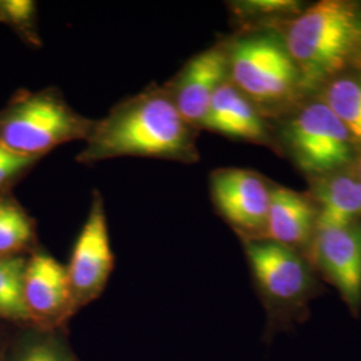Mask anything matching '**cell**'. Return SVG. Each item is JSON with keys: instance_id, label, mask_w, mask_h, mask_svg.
<instances>
[{"instance_id": "cell-1", "label": "cell", "mask_w": 361, "mask_h": 361, "mask_svg": "<svg viewBox=\"0 0 361 361\" xmlns=\"http://www.w3.org/2000/svg\"><path fill=\"white\" fill-rule=\"evenodd\" d=\"M198 133L182 118L168 87L153 85L95 121L77 161L94 165L141 157L193 165L200 161Z\"/></svg>"}, {"instance_id": "cell-2", "label": "cell", "mask_w": 361, "mask_h": 361, "mask_svg": "<svg viewBox=\"0 0 361 361\" xmlns=\"http://www.w3.org/2000/svg\"><path fill=\"white\" fill-rule=\"evenodd\" d=\"M313 94L325 82L361 75V1L322 0L277 28Z\"/></svg>"}, {"instance_id": "cell-3", "label": "cell", "mask_w": 361, "mask_h": 361, "mask_svg": "<svg viewBox=\"0 0 361 361\" xmlns=\"http://www.w3.org/2000/svg\"><path fill=\"white\" fill-rule=\"evenodd\" d=\"M225 42L229 82L268 121L280 119L310 97L277 28L235 30Z\"/></svg>"}, {"instance_id": "cell-4", "label": "cell", "mask_w": 361, "mask_h": 361, "mask_svg": "<svg viewBox=\"0 0 361 361\" xmlns=\"http://www.w3.org/2000/svg\"><path fill=\"white\" fill-rule=\"evenodd\" d=\"M247 264L268 313L271 334L310 319V302L322 296V284L308 258L269 240H243Z\"/></svg>"}, {"instance_id": "cell-5", "label": "cell", "mask_w": 361, "mask_h": 361, "mask_svg": "<svg viewBox=\"0 0 361 361\" xmlns=\"http://www.w3.org/2000/svg\"><path fill=\"white\" fill-rule=\"evenodd\" d=\"M271 123L279 155L305 180L350 166L361 146L316 94Z\"/></svg>"}, {"instance_id": "cell-6", "label": "cell", "mask_w": 361, "mask_h": 361, "mask_svg": "<svg viewBox=\"0 0 361 361\" xmlns=\"http://www.w3.org/2000/svg\"><path fill=\"white\" fill-rule=\"evenodd\" d=\"M95 121L79 114L58 90H43L15 101L0 114V143L35 157L74 141H86Z\"/></svg>"}, {"instance_id": "cell-7", "label": "cell", "mask_w": 361, "mask_h": 361, "mask_svg": "<svg viewBox=\"0 0 361 361\" xmlns=\"http://www.w3.org/2000/svg\"><path fill=\"white\" fill-rule=\"evenodd\" d=\"M273 182L255 170L216 169L209 177L212 204L243 240L264 237Z\"/></svg>"}, {"instance_id": "cell-8", "label": "cell", "mask_w": 361, "mask_h": 361, "mask_svg": "<svg viewBox=\"0 0 361 361\" xmlns=\"http://www.w3.org/2000/svg\"><path fill=\"white\" fill-rule=\"evenodd\" d=\"M307 258L325 283L332 285L353 317L361 313V221L319 222Z\"/></svg>"}, {"instance_id": "cell-9", "label": "cell", "mask_w": 361, "mask_h": 361, "mask_svg": "<svg viewBox=\"0 0 361 361\" xmlns=\"http://www.w3.org/2000/svg\"><path fill=\"white\" fill-rule=\"evenodd\" d=\"M67 268L74 307L101 295L114 268L104 197L94 190L89 216L78 235Z\"/></svg>"}, {"instance_id": "cell-10", "label": "cell", "mask_w": 361, "mask_h": 361, "mask_svg": "<svg viewBox=\"0 0 361 361\" xmlns=\"http://www.w3.org/2000/svg\"><path fill=\"white\" fill-rule=\"evenodd\" d=\"M228 80V49L222 38L192 56L165 86L182 118L201 131L214 94Z\"/></svg>"}, {"instance_id": "cell-11", "label": "cell", "mask_w": 361, "mask_h": 361, "mask_svg": "<svg viewBox=\"0 0 361 361\" xmlns=\"http://www.w3.org/2000/svg\"><path fill=\"white\" fill-rule=\"evenodd\" d=\"M201 130L235 141L265 146L279 155L273 123L229 80L214 94Z\"/></svg>"}, {"instance_id": "cell-12", "label": "cell", "mask_w": 361, "mask_h": 361, "mask_svg": "<svg viewBox=\"0 0 361 361\" xmlns=\"http://www.w3.org/2000/svg\"><path fill=\"white\" fill-rule=\"evenodd\" d=\"M319 217V209L307 192H296L273 183L271 207L262 238L288 246L307 257Z\"/></svg>"}, {"instance_id": "cell-13", "label": "cell", "mask_w": 361, "mask_h": 361, "mask_svg": "<svg viewBox=\"0 0 361 361\" xmlns=\"http://www.w3.org/2000/svg\"><path fill=\"white\" fill-rule=\"evenodd\" d=\"M23 290L32 317H59L74 307L65 265L49 253H37L26 262Z\"/></svg>"}, {"instance_id": "cell-14", "label": "cell", "mask_w": 361, "mask_h": 361, "mask_svg": "<svg viewBox=\"0 0 361 361\" xmlns=\"http://www.w3.org/2000/svg\"><path fill=\"white\" fill-rule=\"evenodd\" d=\"M307 193L319 209V222L361 221V180L353 166L308 178Z\"/></svg>"}, {"instance_id": "cell-15", "label": "cell", "mask_w": 361, "mask_h": 361, "mask_svg": "<svg viewBox=\"0 0 361 361\" xmlns=\"http://www.w3.org/2000/svg\"><path fill=\"white\" fill-rule=\"evenodd\" d=\"M316 94L361 145V75L345 74L322 85Z\"/></svg>"}, {"instance_id": "cell-16", "label": "cell", "mask_w": 361, "mask_h": 361, "mask_svg": "<svg viewBox=\"0 0 361 361\" xmlns=\"http://www.w3.org/2000/svg\"><path fill=\"white\" fill-rule=\"evenodd\" d=\"M307 6L298 0H240L232 1L229 10L235 30L279 28Z\"/></svg>"}, {"instance_id": "cell-17", "label": "cell", "mask_w": 361, "mask_h": 361, "mask_svg": "<svg viewBox=\"0 0 361 361\" xmlns=\"http://www.w3.org/2000/svg\"><path fill=\"white\" fill-rule=\"evenodd\" d=\"M26 261L20 257H0V314L13 320H31L23 290Z\"/></svg>"}, {"instance_id": "cell-18", "label": "cell", "mask_w": 361, "mask_h": 361, "mask_svg": "<svg viewBox=\"0 0 361 361\" xmlns=\"http://www.w3.org/2000/svg\"><path fill=\"white\" fill-rule=\"evenodd\" d=\"M34 235L32 221L10 198H0V257L26 247Z\"/></svg>"}, {"instance_id": "cell-19", "label": "cell", "mask_w": 361, "mask_h": 361, "mask_svg": "<svg viewBox=\"0 0 361 361\" xmlns=\"http://www.w3.org/2000/svg\"><path fill=\"white\" fill-rule=\"evenodd\" d=\"M38 158L15 153L0 143V188L32 166Z\"/></svg>"}, {"instance_id": "cell-20", "label": "cell", "mask_w": 361, "mask_h": 361, "mask_svg": "<svg viewBox=\"0 0 361 361\" xmlns=\"http://www.w3.org/2000/svg\"><path fill=\"white\" fill-rule=\"evenodd\" d=\"M0 16L15 26L28 28L35 16V3L31 0H6L0 3Z\"/></svg>"}, {"instance_id": "cell-21", "label": "cell", "mask_w": 361, "mask_h": 361, "mask_svg": "<svg viewBox=\"0 0 361 361\" xmlns=\"http://www.w3.org/2000/svg\"><path fill=\"white\" fill-rule=\"evenodd\" d=\"M19 361H70L65 352L55 344L43 341L27 349Z\"/></svg>"}, {"instance_id": "cell-22", "label": "cell", "mask_w": 361, "mask_h": 361, "mask_svg": "<svg viewBox=\"0 0 361 361\" xmlns=\"http://www.w3.org/2000/svg\"><path fill=\"white\" fill-rule=\"evenodd\" d=\"M353 166L356 169V171H357V174H359V177H360L361 180V146L359 147L356 159H355V162H353Z\"/></svg>"}, {"instance_id": "cell-23", "label": "cell", "mask_w": 361, "mask_h": 361, "mask_svg": "<svg viewBox=\"0 0 361 361\" xmlns=\"http://www.w3.org/2000/svg\"><path fill=\"white\" fill-rule=\"evenodd\" d=\"M0 3H1V1H0Z\"/></svg>"}]
</instances>
